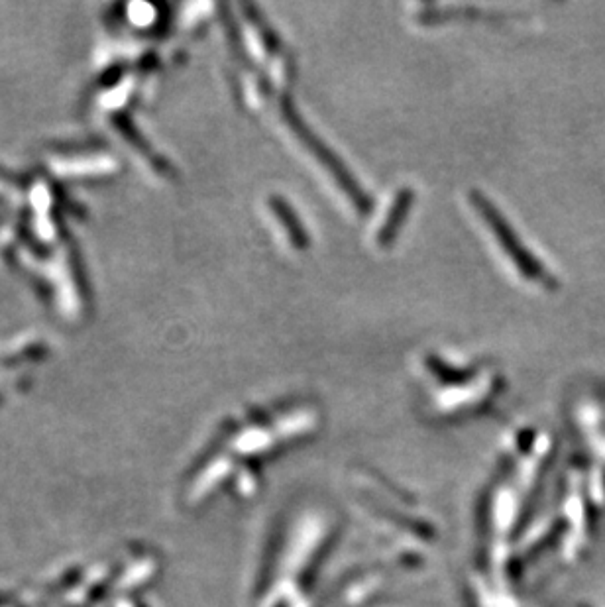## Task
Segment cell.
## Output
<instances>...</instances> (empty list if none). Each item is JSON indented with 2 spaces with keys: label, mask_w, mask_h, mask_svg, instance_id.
Instances as JSON below:
<instances>
[{
  "label": "cell",
  "mask_w": 605,
  "mask_h": 607,
  "mask_svg": "<svg viewBox=\"0 0 605 607\" xmlns=\"http://www.w3.org/2000/svg\"><path fill=\"white\" fill-rule=\"evenodd\" d=\"M474 203H476V209L482 211L484 219H486V222L492 226V230L497 234L499 244L505 248L507 254L513 256V260H515V264L519 266V270H523L527 276H539V268L535 266L533 258H531L527 252H523V248L519 246L515 234L511 232V228L503 222V219L497 215V211H495L494 207H492L484 197H480V195H474Z\"/></svg>",
  "instance_id": "1"
}]
</instances>
